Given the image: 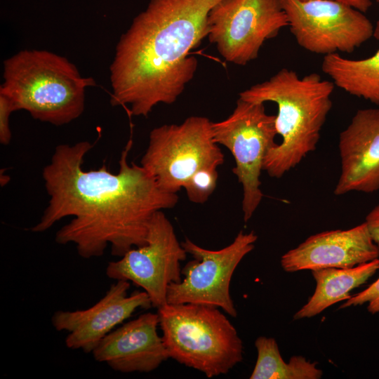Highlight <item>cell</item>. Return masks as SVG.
<instances>
[{"mask_svg": "<svg viewBox=\"0 0 379 379\" xmlns=\"http://www.w3.org/2000/svg\"><path fill=\"white\" fill-rule=\"evenodd\" d=\"M132 144L130 140L122 150L117 173L105 162L99 169H84V157L93 147L88 141L56 146L42 171L48 204L30 230L43 232L72 217L57 231L55 240L74 244L85 259L102 255L108 245L118 257L145 245L152 215L173 208L179 197L163 191L141 165L128 163Z\"/></svg>", "mask_w": 379, "mask_h": 379, "instance_id": "6da1fadb", "label": "cell"}, {"mask_svg": "<svg viewBox=\"0 0 379 379\" xmlns=\"http://www.w3.org/2000/svg\"><path fill=\"white\" fill-rule=\"evenodd\" d=\"M220 1L149 0L116 46L111 105L146 117L157 105L175 102L194 76L190 51L207 36L208 13Z\"/></svg>", "mask_w": 379, "mask_h": 379, "instance_id": "7a4b0ae2", "label": "cell"}, {"mask_svg": "<svg viewBox=\"0 0 379 379\" xmlns=\"http://www.w3.org/2000/svg\"><path fill=\"white\" fill-rule=\"evenodd\" d=\"M334 87L332 81L317 73L300 77L295 71L283 68L239 93L246 101L277 105L275 124L281 142L268 150L262 166L270 177L281 178L316 149L332 107Z\"/></svg>", "mask_w": 379, "mask_h": 379, "instance_id": "3957f363", "label": "cell"}, {"mask_svg": "<svg viewBox=\"0 0 379 379\" xmlns=\"http://www.w3.org/2000/svg\"><path fill=\"white\" fill-rule=\"evenodd\" d=\"M92 77H83L67 58L39 49L18 51L3 62L0 93L13 103L15 111L57 126L79 118L85 107Z\"/></svg>", "mask_w": 379, "mask_h": 379, "instance_id": "277c9868", "label": "cell"}, {"mask_svg": "<svg viewBox=\"0 0 379 379\" xmlns=\"http://www.w3.org/2000/svg\"><path fill=\"white\" fill-rule=\"evenodd\" d=\"M169 358L208 378L227 373L243 358V343L218 307L194 303L157 308Z\"/></svg>", "mask_w": 379, "mask_h": 379, "instance_id": "5b68a950", "label": "cell"}, {"mask_svg": "<svg viewBox=\"0 0 379 379\" xmlns=\"http://www.w3.org/2000/svg\"><path fill=\"white\" fill-rule=\"evenodd\" d=\"M211 123L207 117L191 116L180 124H164L150 131L140 165L163 191L177 193L199 169L224 163Z\"/></svg>", "mask_w": 379, "mask_h": 379, "instance_id": "8992f818", "label": "cell"}, {"mask_svg": "<svg viewBox=\"0 0 379 379\" xmlns=\"http://www.w3.org/2000/svg\"><path fill=\"white\" fill-rule=\"evenodd\" d=\"M275 121L276 115L266 113L265 103L239 98L227 118L211 123L214 141L227 148L234 159L232 172L242 185L245 222L252 218L264 196L260 176L268 150L277 144Z\"/></svg>", "mask_w": 379, "mask_h": 379, "instance_id": "52a82bcc", "label": "cell"}, {"mask_svg": "<svg viewBox=\"0 0 379 379\" xmlns=\"http://www.w3.org/2000/svg\"><path fill=\"white\" fill-rule=\"evenodd\" d=\"M286 27L280 0H221L208 13L207 37L225 60L246 65Z\"/></svg>", "mask_w": 379, "mask_h": 379, "instance_id": "ba28073f", "label": "cell"}, {"mask_svg": "<svg viewBox=\"0 0 379 379\" xmlns=\"http://www.w3.org/2000/svg\"><path fill=\"white\" fill-rule=\"evenodd\" d=\"M297 44L316 54L350 53L371 39L364 13L334 0H280Z\"/></svg>", "mask_w": 379, "mask_h": 379, "instance_id": "9c48e42d", "label": "cell"}, {"mask_svg": "<svg viewBox=\"0 0 379 379\" xmlns=\"http://www.w3.org/2000/svg\"><path fill=\"white\" fill-rule=\"evenodd\" d=\"M257 239L253 231L244 233L241 230L230 244L214 251L185 238L181 244L194 259L181 270V281L168 286L167 303L211 305L237 317L230 293L231 279L243 258L254 248Z\"/></svg>", "mask_w": 379, "mask_h": 379, "instance_id": "30bf717a", "label": "cell"}, {"mask_svg": "<svg viewBox=\"0 0 379 379\" xmlns=\"http://www.w3.org/2000/svg\"><path fill=\"white\" fill-rule=\"evenodd\" d=\"M187 253L172 223L162 211H159L149 222L147 243L131 248L119 260L109 262L106 275L142 288L152 307L159 308L167 303L168 286L181 281L180 262L185 260Z\"/></svg>", "mask_w": 379, "mask_h": 379, "instance_id": "8fae6325", "label": "cell"}, {"mask_svg": "<svg viewBox=\"0 0 379 379\" xmlns=\"http://www.w3.org/2000/svg\"><path fill=\"white\" fill-rule=\"evenodd\" d=\"M131 283L116 280L105 295L86 310H58L51 324L58 331H67L65 345L71 350L92 353L98 343L138 308L148 309L152 302L145 291H135L130 295Z\"/></svg>", "mask_w": 379, "mask_h": 379, "instance_id": "7c38bea8", "label": "cell"}, {"mask_svg": "<svg viewBox=\"0 0 379 379\" xmlns=\"http://www.w3.org/2000/svg\"><path fill=\"white\" fill-rule=\"evenodd\" d=\"M340 174L335 195L379 190V108L357 111L339 136Z\"/></svg>", "mask_w": 379, "mask_h": 379, "instance_id": "4fadbf2b", "label": "cell"}, {"mask_svg": "<svg viewBox=\"0 0 379 379\" xmlns=\"http://www.w3.org/2000/svg\"><path fill=\"white\" fill-rule=\"evenodd\" d=\"M379 258L366 222L348 230L324 231L309 237L281 258L288 272L327 267L350 268Z\"/></svg>", "mask_w": 379, "mask_h": 379, "instance_id": "5bb4252c", "label": "cell"}, {"mask_svg": "<svg viewBox=\"0 0 379 379\" xmlns=\"http://www.w3.org/2000/svg\"><path fill=\"white\" fill-rule=\"evenodd\" d=\"M157 313L147 312L108 333L95 347V361L121 373H149L169 359L157 332Z\"/></svg>", "mask_w": 379, "mask_h": 379, "instance_id": "9a60e30c", "label": "cell"}, {"mask_svg": "<svg viewBox=\"0 0 379 379\" xmlns=\"http://www.w3.org/2000/svg\"><path fill=\"white\" fill-rule=\"evenodd\" d=\"M379 269V258L350 268L327 267L312 270L316 288L307 302L293 316L310 318L333 304L347 300L353 289L365 284Z\"/></svg>", "mask_w": 379, "mask_h": 379, "instance_id": "2e32d148", "label": "cell"}, {"mask_svg": "<svg viewBox=\"0 0 379 379\" xmlns=\"http://www.w3.org/2000/svg\"><path fill=\"white\" fill-rule=\"evenodd\" d=\"M373 36L379 40V20ZM321 69L346 93L379 105V49L364 59H349L338 53L324 55Z\"/></svg>", "mask_w": 379, "mask_h": 379, "instance_id": "e0dca14e", "label": "cell"}, {"mask_svg": "<svg viewBox=\"0 0 379 379\" xmlns=\"http://www.w3.org/2000/svg\"><path fill=\"white\" fill-rule=\"evenodd\" d=\"M258 357L251 379H319L321 370L302 356L286 363L273 338L260 336L255 341Z\"/></svg>", "mask_w": 379, "mask_h": 379, "instance_id": "ac0fdd59", "label": "cell"}, {"mask_svg": "<svg viewBox=\"0 0 379 379\" xmlns=\"http://www.w3.org/2000/svg\"><path fill=\"white\" fill-rule=\"evenodd\" d=\"M218 168L206 167L195 172L184 185L189 200L196 204L206 202L215 190L218 179Z\"/></svg>", "mask_w": 379, "mask_h": 379, "instance_id": "d6986e66", "label": "cell"}, {"mask_svg": "<svg viewBox=\"0 0 379 379\" xmlns=\"http://www.w3.org/2000/svg\"><path fill=\"white\" fill-rule=\"evenodd\" d=\"M366 302L367 310L370 313L374 314L379 312V277L364 291L351 295L339 308L361 305Z\"/></svg>", "mask_w": 379, "mask_h": 379, "instance_id": "ffe728a7", "label": "cell"}, {"mask_svg": "<svg viewBox=\"0 0 379 379\" xmlns=\"http://www.w3.org/2000/svg\"><path fill=\"white\" fill-rule=\"evenodd\" d=\"M15 109L12 101L5 95L0 93V142L9 145L11 140L10 117Z\"/></svg>", "mask_w": 379, "mask_h": 379, "instance_id": "44dd1931", "label": "cell"}, {"mask_svg": "<svg viewBox=\"0 0 379 379\" xmlns=\"http://www.w3.org/2000/svg\"><path fill=\"white\" fill-rule=\"evenodd\" d=\"M365 222L373 241L379 247V204L367 214Z\"/></svg>", "mask_w": 379, "mask_h": 379, "instance_id": "7402d4cb", "label": "cell"}, {"mask_svg": "<svg viewBox=\"0 0 379 379\" xmlns=\"http://www.w3.org/2000/svg\"><path fill=\"white\" fill-rule=\"evenodd\" d=\"M348 4L364 13H366L372 6L371 0H334Z\"/></svg>", "mask_w": 379, "mask_h": 379, "instance_id": "603a6c76", "label": "cell"}, {"mask_svg": "<svg viewBox=\"0 0 379 379\" xmlns=\"http://www.w3.org/2000/svg\"><path fill=\"white\" fill-rule=\"evenodd\" d=\"M376 1H377V2H378V3H379V0H376Z\"/></svg>", "mask_w": 379, "mask_h": 379, "instance_id": "cb8c5ba5", "label": "cell"}]
</instances>
